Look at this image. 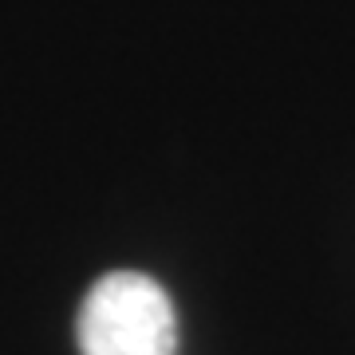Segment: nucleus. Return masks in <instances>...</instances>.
<instances>
[{
	"label": "nucleus",
	"instance_id": "f257e3e1",
	"mask_svg": "<svg viewBox=\"0 0 355 355\" xmlns=\"http://www.w3.org/2000/svg\"><path fill=\"white\" fill-rule=\"evenodd\" d=\"M83 355H178V316L158 280L146 272H107L79 308Z\"/></svg>",
	"mask_w": 355,
	"mask_h": 355
}]
</instances>
